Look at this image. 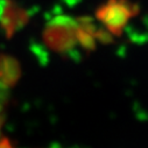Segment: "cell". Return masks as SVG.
Instances as JSON below:
<instances>
[{"instance_id":"1","label":"cell","mask_w":148,"mask_h":148,"mask_svg":"<svg viewBox=\"0 0 148 148\" xmlns=\"http://www.w3.org/2000/svg\"><path fill=\"white\" fill-rule=\"evenodd\" d=\"M43 41L56 53H70L78 45L77 21L68 15H56L46 26Z\"/></svg>"},{"instance_id":"2","label":"cell","mask_w":148,"mask_h":148,"mask_svg":"<svg viewBox=\"0 0 148 148\" xmlns=\"http://www.w3.org/2000/svg\"><path fill=\"white\" fill-rule=\"evenodd\" d=\"M138 12L139 7L130 0H107L96 11V18L113 36H119Z\"/></svg>"},{"instance_id":"3","label":"cell","mask_w":148,"mask_h":148,"mask_svg":"<svg viewBox=\"0 0 148 148\" xmlns=\"http://www.w3.org/2000/svg\"><path fill=\"white\" fill-rule=\"evenodd\" d=\"M29 21V13L11 0H0V26L7 38L19 32Z\"/></svg>"},{"instance_id":"4","label":"cell","mask_w":148,"mask_h":148,"mask_svg":"<svg viewBox=\"0 0 148 148\" xmlns=\"http://www.w3.org/2000/svg\"><path fill=\"white\" fill-rule=\"evenodd\" d=\"M77 42L88 51H92L97 45V27L89 16H81L77 20Z\"/></svg>"},{"instance_id":"5","label":"cell","mask_w":148,"mask_h":148,"mask_svg":"<svg viewBox=\"0 0 148 148\" xmlns=\"http://www.w3.org/2000/svg\"><path fill=\"white\" fill-rule=\"evenodd\" d=\"M21 75V69L18 61L8 55L0 54V83L8 88L14 85Z\"/></svg>"},{"instance_id":"6","label":"cell","mask_w":148,"mask_h":148,"mask_svg":"<svg viewBox=\"0 0 148 148\" xmlns=\"http://www.w3.org/2000/svg\"><path fill=\"white\" fill-rule=\"evenodd\" d=\"M0 148H13L11 142L1 136V120H0Z\"/></svg>"}]
</instances>
